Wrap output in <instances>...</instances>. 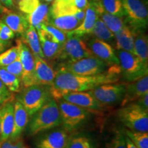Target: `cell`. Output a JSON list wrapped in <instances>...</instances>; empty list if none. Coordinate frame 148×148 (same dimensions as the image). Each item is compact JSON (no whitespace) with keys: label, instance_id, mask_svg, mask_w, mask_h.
<instances>
[{"label":"cell","instance_id":"e575fe53","mask_svg":"<svg viewBox=\"0 0 148 148\" xmlns=\"http://www.w3.org/2000/svg\"><path fill=\"white\" fill-rule=\"evenodd\" d=\"M65 148H95L92 140L85 136L69 138Z\"/></svg>","mask_w":148,"mask_h":148},{"label":"cell","instance_id":"484cf974","mask_svg":"<svg viewBox=\"0 0 148 148\" xmlns=\"http://www.w3.org/2000/svg\"><path fill=\"white\" fill-rule=\"evenodd\" d=\"M133 34L134 37V55L143 64L148 65V39L147 34L142 31L134 32Z\"/></svg>","mask_w":148,"mask_h":148},{"label":"cell","instance_id":"9a60e30c","mask_svg":"<svg viewBox=\"0 0 148 148\" xmlns=\"http://www.w3.org/2000/svg\"><path fill=\"white\" fill-rule=\"evenodd\" d=\"M125 85V93L121 100V107L134 102L138 98L148 93V75Z\"/></svg>","mask_w":148,"mask_h":148},{"label":"cell","instance_id":"3957f363","mask_svg":"<svg viewBox=\"0 0 148 148\" xmlns=\"http://www.w3.org/2000/svg\"><path fill=\"white\" fill-rule=\"evenodd\" d=\"M119 121L132 132H148V110L136 102L127 103L118 110Z\"/></svg>","mask_w":148,"mask_h":148},{"label":"cell","instance_id":"ab89813d","mask_svg":"<svg viewBox=\"0 0 148 148\" xmlns=\"http://www.w3.org/2000/svg\"><path fill=\"white\" fill-rule=\"evenodd\" d=\"M13 99L12 92L0 80V108L8 101H12Z\"/></svg>","mask_w":148,"mask_h":148},{"label":"cell","instance_id":"4316f807","mask_svg":"<svg viewBox=\"0 0 148 148\" xmlns=\"http://www.w3.org/2000/svg\"><path fill=\"white\" fill-rule=\"evenodd\" d=\"M49 8L46 3H39V5L29 14H25L29 25L36 28L42 24L47 23L49 21Z\"/></svg>","mask_w":148,"mask_h":148},{"label":"cell","instance_id":"ba28073f","mask_svg":"<svg viewBox=\"0 0 148 148\" xmlns=\"http://www.w3.org/2000/svg\"><path fill=\"white\" fill-rule=\"evenodd\" d=\"M60 66L70 73L84 76L103 73L108 69L105 62L94 56L73 62H64Z\"/></svg>","mask_w":148,"mask_h":148},{"label":"cell","instance_id":"6da1fadb","mask_svg":"<svg viewBox=\"0 0 148 148\" xmlns=\"http://www.w3.org/2000/svg\"><path fill=\"white\" fill-rule=\"evenodd\" d=\"M119 73L120 66H112L108 68L107 72L84 76L70 73L60 66L56 73L53 84L49 86L51 97L58 101L68 92L88 91L99 85L117 82Z\"/></svg>","mask_w":148,"mask_h":148},{"label":"cell","instance_id":"d4e9b609","mask_svg":"<svg viewBox=\"0 0 148 148\" xmlns=\"http://www.w3.org/2000/svg\"><path fill=\"white\" fill-rule=\"evenodd\" d=\"M21 39L29 47L33 56L45 58L40 47L38 33L35 27L29 25L28 28L21 36Z\"/></svg>","mask_w":148,"mask_h":148},{"label":"cell","instance_id":"30bf717a","mask_svg":"<svg viewBox=\"0 0 148 148\" xmlns=\"http://www.w3.org/2000/svg\"><path fill=\"white\" fill-rule=\"evenodd\" d=\"M101 106H110L121 101L125 93L123 83H109L88 90Z\"/></svg>","mask_w":148,"mask_h":148},{"label":"cell","instance_id":"f907efd6","mask_svg":"<svg viewBox=\"0 0 148 148\" xmlns=\"http://www.w3.org/2000/svg\"><path fill=\"white\" fill-rule=\"evenodd\" d=\"M92 1H97V0H92Z\"/></svg>","mask_w":148,"mask_h":148},{"label":"cell","instance_id":"7402d4cb","mask_svg":"<svg viewBox=\"0 0 148 148\" xmlns=\"http://www.w3.org/2000/svg\"><path fill=\"white\" fill-rule=\"evenodd\" d=\"M29 114L19 101L14 103V127L10 138H18L29 121Z\"/></svg>","mask_w":148,"mask_h":148},{"label":"cell","instance_id":"ffe728a7","mask_svg":"<svg viewBox=\"0 0 148 148\" xmlns=\"http://www.w3.org/2000/svg\"><path fill=\"white\" fill-rule=\"evenodd\" d=\"M13 127L14 104L12 101H8L1 107V143L10 138Z\"/></svg>","mask_w":148,"mask_h":148},{"label":"cell","instance_id":"8d00e7d4","mask_svg":"<svg viewBox=\"0 0 148 148\" xmlns=\"http://www.w3.org/2000/svg\"><path fill=\"white\" fill-rule=\"evenodd\" d=\"M15 36L13 31L6 24L0 19V40L5 42H10Z\"/></svg>","mask_w":148,"mask_h":148},{"label":"cell","instance_id":"2e32d148","mask_svg":"<svg viewBox=\"0 0 148 148\" xmlns=\"http://www.w3.org/2000/svg\"><path fill=\"white\" fill-rule=\"evenodd\" d=\"M62 99L90 111L101 110L103 107L88 91L68 92Z\"/></svg>","mask_w":148,"mask_h":148},{"label":"cell","instance_id":"681fc988","mask_svg":"<svg viewBox=\"0 0 148 148\" xmlns=\"http://www.w3.org/2000/svg\"><path fill=\"white\" fill-rule=\"evenodd\" d=\"M1 142H0V148H1Z\"/></svg>","mask_w":148,"mask_h":148},{"label":"cell","instance_id":"8992f818","mask_svg":"<svg viewBox=\"0 0 148 148\" xmlns=\"http://www.w3.org/2000/svg\"><path fill=\"white\" fill-rule=\"evenodd\" d=\"M58 108L62 124L66 132H71L85 123L90 116V111L73 103L60 99Z\"/></svg>","mask_w":148,"mask_h":148},{"label":"cell","instance_id":"7c38bea8","mask_svg":"<svg viewBox=\"0 0 148 148\" xmlns=\"http://www.w3.org/2000/svg\"><path fill=\"white\" fill-rule=\"evenodd\" d=\"M86 45L92 55L102 60L108 66H119V61L115 51L108 42L93 38Z\"/></svg>","mask_w":148,"mask_h":148},{"label":"cell","instance_id":"52a82bcc","mask_svg":"<svg viewBox=\"0 0 148 148\" xmlns=\"http://www.w3.org/2000/svg\"><path fill=\"white\" fill-rule=\"evenodd\" d=\"M51 98L49 86L34 84L25 87L18 98L29 116H32Z\"/></svg>","mask_w":148,"mask_h":148},{"label":"cell","instance_id":"c3c4849f","mask_svg":"<svg viewBox=\"0 0 148 148\" xmlns=\"http://www.w3.org/2000/svg\"><path fill=\"white\" fill-rule=\"evenodd\" d=\"M44 1H45L46 2H47V3H51V2H52L53 0H44Z\"/></svg>","mask_w":148,"mask_h":148},{"label":"cell","instance_id":"9c48e42d","mask_svg":"<svg viewBox=\"0 0 148 148\" xmlns=\"http://www.w3.org/2000/svg\"><path fill=\"white\" fill-rule=\"evenodd\" d=\"M92 56L93 55L91 51L81 37L67 34L58 59L65 62H73Z\"/></svg>","mask_w":148,"mask_h":148},{"label":"cell","instance_id":"8fae6325","mask_svg":"<svg viewBox=\"0 0 148 148\" xmlns=\"http://www.w3.org/2000/svg\"><path fill=\"white\" fill-rule=\"evenodd\" d=\"M16 42L18 48L19 59L23 68V73L21 79L22 84L25 88L36 84L34 56L29 47L22 41L21 38H18Z\"/></svg>","mask_w":148,"mask_h":148},{"label":"cell","instance_id":"5bb4252c","mask_svg":"<svg viewBox=\"0 0 148 148\" xmlns=\"http://www.w3.org/2000/svg\"><path fill=\"white\" fill-rule=\"evenodd\" d=\"M36 29L45 59L49 60L58 59L62 51V45L56 41L53 37L42 27L38 26Z\"/></svg>","mask_w":148,"mask_h":148},{"label":"cell","instance_id":"f35d334b","mask_svg":"<svg viewBox=\"0 0 148 148\" xmlns=\"http://www.w3.org/2000/svg\"><path fill=\"white\" fill-rule=\"evenodd\" d=\"M4 68L10 73L15 75L16 77L21 79L22 73H23V68H22L21 62L20 61L19 57L16 60H14L13 62H12V63L8 64L6 66H4Z\"/></svg>","mask_w":148,"mask_h":148},{"label":"cell","instance_id":"83f0119b","mask_svg":"<svg viewBox=\"0 0 148 148\" xmlns=\"http://www.w3.org/2000/svg\"><path fill=\"white\" fill-rule=\"evenodd\" d=\"M89 35H92L95 38L101 40L108 43L114 41V34L109 29L100 18L95 21Z\"/></svg>","mask_w":148,"mask_h":148},{"label":"cell","instance_id":"836d02e7","mask_svg":"<svg viewBox=\"0 0 148 148\" xmlns=\"http://www.w3.org/2000/svg\"><path fill=\"white\" fill-rule=\"evenodd\" d=\"M39 26L45 29V31H47V32H49L53 37L56 41L61 44V45H63L64 42L66 41V38H67L66 32L56 28L51 24L46 23L45 24H42Z\"/></svg>","mask_w":148,"mask_h":148},{"label":"cell","instance_id":"277c9868","mask_svg":"<svg viewBox=\"0 0 148 148\" xmlns=\"http://www.w3.org/2000/svg\"><path fill=\"white\" fill-rule=\"evenodd\" d=\"M124 12L125 21L132 32H144L148 21L147 8L140 0H120Z\"/></svg>","mask_w":148,"mask_h":148},{"label":"cell","instance_id":"cb8c5ba5","mask_svg":"<svg viewBox=\"0 0 148 148\" xmlns=\"http://www.w3.org/2000/svg\"><path fill=\"white\" fill-rule=\"evenodd\" d=\"M134 34L127 25L117 34H114L116 49L127 51L134 53Z\"/></svg>","mask_w":148,"mask_h":148},{"label":"cell","instance_id":"b9f144b4","mask_svg":"<svg viewBox=\"0 0 148 148\" xmlns=\"http://www.w3.org/2000/svg\"><path fill=\"white\" fill-rule=\"evenodd\" d=\"M136 103L143 108L148 110V93H146L138 98L136 101Z\"/></svg>","mask_w":148,"mask_h":148},{"label":"cell","instance_id":"e0dca14e","mask_svg":"<svg viewBox=\"0 0 148 148\" xmlns=\"http://www.w3.org/2000/svg\"><path fill=\"white\" fill-rule=\"evenodd\" d=\"M35 62V77L36 84L51 86L53 84L56 73L53 67L45 58L34 56Z\"/></svg>","mask_w":148,"mask_h":148},{"label":"cell","instance_id":"7dc6e473","mask_svg":"<svg viewBox=\"0 0 148 148\" xmlns=\"http://www.w3.org/2000/svg\"><path fill=\"white\" fill-rule=\"evenodd\" d=\"M0 134H1V108H0Z\"/></svg>","mask_w":148,"mask_h":148},{"label":"cell","instance_id":"44dd1931","mask_svg":"<svg viewBox=\"0 0 148 148\" xmlns=\"http://www.w3.org/2000/svg\"><path fill=\"white\" fill-rule=\"evenodd\" d=\"M0 19L13 31L14 34L22 36L28 28L29 23L25 15L8 10L1 14Z\"/></svg>","mask_w":148,"mask_h":148},{"label":"cell","instance_id":"ac0fdd59","mask_svg":"<svg viewBox=\"0 0 148 148\" xmlns=\"http://www.w3.org/2000/svg\"><path fill=\"white\" fill-rule=\"evenodd\" d=\"M69 140L65 130H56L43 135L37 142L36 148H65Z\"/></svg>","mask_w":148,"mask_h":148},{"label":"cell","instance_id":"74e56055","mask_svg":"<svg viewBox=\"0 0 148 148\" xmlns=\"http://www.w3.org/2000/svg\"><path fill=\"white\" fill-rule=\"evenodd\" d=\"M1 148H29L20 137L8 138L1 143Z\"/></svg>","mask_w":148,"mask_h":148},{"label":"cell","instance_id":"d590c367","mask_svg":"<svg viewBox=\"0 0 148 148\" xmlns=\"http://www.w3.org/2000/svg\"><path fill=\"white\" fill-rule=\"evenodd\" d=\"M18 10L23 14H27L32 12L39 5V0H13Z\"/></svg>","mask_w":148,"mask_h":148},{"label":"cell","instance_id":"60d3db41","mask_svg":"<svg viewBox=\"0 0 148 148\" xmlns=\"http://www.w3.org/2000/svg\"><path fill=\"white\" fill-rule=\"evenodd\" d=\"M108 148H127L125 136L121 132H117L113 139L108 143Z\"/></svg>","mask_w":148,"mask_h":148},{"label":"cell","instance_id":"4dcf8cb0","mask_svg":"<svg viewBox=\"0 0 148 148\" xmlns=\"http://www.w3.org/2000/svg\"><path fill=\"white\" fill-rule=\"evenodd\" d=\"M96 1L104 12L124 17V12L120 0H97Z\"/></svg>","mask_w":148,"mask_h":148},{"label":"cell","instance_id":"d6a6232c","mask_svg":"<svg viewBox=\"0 0 148 148\" xmlns=\"http://www.w3.org/2000/svg\"><path fill=\"white\" fill-rule=\"evenodd\" d=\"M19 57V52L17 45L10 47L6 51L0 53V66H6L13 62Z\"/></svg>","mask_w":148,"mask_h":148},{"label":"cell","instance_id":"5b68a950","mask_svg":"<svg viewBox=\"0 0 148 148\" xmlns=\"http://www.w3.org/2000/svg\"><path fill=\"white\" fill-rule=\"evenodd\" d=\"M115 52L119 61L120 73L127 82L148 75V65L143 64L134 53L119 49Z\"/></svg>","mask_w":148,"mask_h":148},{"label":"cell","instance_id":"d6986e66","mask_svg":"<svg viewBox=\"0 0 148 148\" xmlns=\"http://www.w3.org/2000/svg\"><path fill=\"white\" fill-rule=\"evenodd\" d=\"M98 18H99V13H98L97 8H96L95 1H91L90 2L88 3L84 18L80 25L75 29L67 32L66 34L76 35L79 37L85 36V35H89L94 24Z\"/></svg>","mask_w":148,"mask_h":148},{"label":"cell","instance_id":"f6af8a7d","mask_svg":"<svg viewBox=\"0 0 148 148\" xmlns=\"http://www.w3.org/2000/svg\"><path fill=\"white\" fill-rule=\"evenodd\" d=\"M125 143H126L127 148H136V147H135V145H134V144L132 143V142L130 140V138L128 137L125 136Z\"/></svg>","mask_w":148,"mask_h":148},{"label":"cell","instance_id":"603a6c76","mask_svg":"<svg viewBox=\"0 0 148 148\" xmlns=\"http://www.w3.org/2000/svg\"><path fill=\"white\" fill-rule=\"evenodd\" d=\"M47 23L67 33L78 27L81 22L73 15L53 16L49 14Z\"/></svg>","mask_w":148,"mask_h":148},{"label":"cell","instance_id":"f546056e","mask_svg":"<svg viewBox=\"0 0 148 148\" xmlns=\"http://www.w3.org/2000/svg\"><path fill=\"white\" fill-rule=\"evenodd\" d=\"M0 80L10 92H18L21 90V79L10 73L2 66H0Z\"/></svg>","mask_w":148,"mask_h":148},{"label":"cell","instance_id":"1f68e13d","mask_svg":"<svg viewBox=\"0 0 148 148\" xmlns=\"http://www.w3.org/2000/svg\"><path fill=\"white\" fill-rule=\"evenodd\" d=\"M125 134L136 148H148V133L125 130Z\"/></svg>","mask_w":148,"mask_h":148},{"label":"cell","instance_id":"ee69618b","mask_svg":"<svg viewBox=\"0 0 148 148\" xmlns=\"http://www.w3.org/2000/svg\"><path fill=\"white\" fill-rule=\"evenodd\" d=\"M10 42H5L0 40V53L5 51V49L10 45Z\"/></svg>","mask_w":148,"mask_h":148},{"label":"cell","instance_id":"7bdbcfd3","mask_svg":"<svg viewBox=\"0 0 148 148\" xmlns=\"http://www.w3.org/2000/svg\"><path fill=\"white\" fill-rule=\"evenodd\" d=\"M0 2L7 8H12L14 6L13 0H0Z\"/></svg>","mask_w":148,"mask_h":148},{"label":"cell","instance_id":"4fadbf2b","mask_svg":"<svg viewBox=\"0 0 148 148\" xmlns=\"http://www.w3.org/2000/svg\"><path fill=\"white\" fill-rule=\"evenodd\" d=\"M88 3V0H53L49 8V14L74 15L79 11L86 10Z\"/></svg>","mask_w":148,"mask_h":148},{"label":"cell","instance_id":"7a4b0ae2","mask_svg":"<svg viewBox=\"0 0 148 148\" xmlns=\"http://www.w3.org/2000/svg\"><path fill=\"white\" fill-rule=\"evenodd\" d=\"M61 124L62 121L58 103L51 97L32 115L29 124V134L33 136Z\"/></svg>","mask_w":148,"mask_h":148},{"label":"cell","instance_id":"f1b7e54d","mask_svg":"<svg viewBox=\"0 0 148 148\" xmlns=\"http://www.w3.org/2000/svg\"><path fill=\"white\" fill-rule=\"evenodd\" d=\"M99 17L102 20L107 27L114 34H117L123 28V27L127 25L123 18L124 17L114 15L104 11L99 14Z\"/></svg>","mask_w":148,"mask_h":148},{"label":"cell","instance_id":"bcb514c9","mask_svg":"<svg viewBox=\"0 0 148 148\" xmlns=\"http://www.w3.org/2000/svg\"><path fill=\"white\" fill-rule=\"evenodd\" d=\"M9 10L8 8H5V6H3V5H2V3H1V2H0V14H3L4 13V12H7Z\"/></svg>","mask_w":148,"mask_h":148}]
</instances>
